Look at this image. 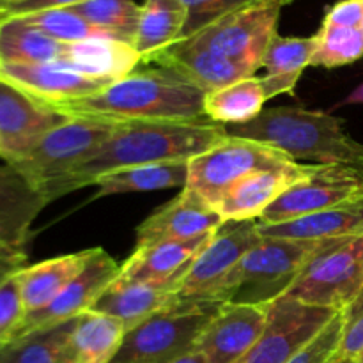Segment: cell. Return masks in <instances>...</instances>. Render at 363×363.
Segmentation results:
<instances>
[{"label":"cell","mask_w":363,"mask_h":363,"mask_svg":"<svg viewBox=\"0 0 363 363\" xmlns=\"http://www.w3.org/2000/svg\"><path fill=\"white\" fill-rule=\"evenodd\" d=\"M225 128L204 123H121L108 140L84 163L45 191L48 204L74 190L91 186L101 176L130 167L163 162H190L222 144Z\"/></svg>","instance_id":"obj_1"},{"label":"cell","mask_w":363,"mask_h":363,"mask_svg":"<svg viewBox=\"0 0 363 363\" xmlns=\"http://www.w3.org/2000/svg\"><path fill=\"white\" fill-rule=\"evenodd\" d=\"M206 92L169 69H137L96 94L52 106L71 119L105 123H204Z\"/></svg>","instance_id":"obj_2"},{"label":"cell","mask_w":363,"mask_h":363,"mask_svg":"<svg viewBox=\"0 0 363 363\" xmlns=\"http://www.w3.org/2000/svg\"><path fill=\"white\" fill-rule=\"evenodd\" d=\"M344 121L321 110L277 106L247 124L223 126L229 137L269 145L293 162L347 165L363 170V144L344 130Z\"/></svg>","instance_id":"obj_3"},{"label":"cell","mask_w":363,"mask_h":363,"mask_svg":"<svg viewBox=\"0 0 363 363\" xmlns=\"http://www.w3.org/2000/svg\"><path fill=\"white\" fill-rule=\"evenodd\" d=\"M333 241V240H332ZM330 241L262 238L247 252L225 287V303L269 305L289 291Z\"/></svg>","instance_id":"obj_4"},{"label":"cell","mask_w":363,"mask_h":363,"mask_svg":"<svg viewBox=\"0 0 363 363\" xmlns=\"http://www.w3.org/2000/svg\"><path fill=\"white\" fill-rule=\"evenodd\" d=\"M222 305L172 300L140 325L126 330L110 363H172L195 353L202 332Z\"/></svg>","instance_id":"obj_5"},{"label":"cell","mask_w":363,"mask_h":363,"mask_svg":"<svg viewBox=\"0 0 363 363\" xmlns=\"http://www.w3.org/2000/svg\"><path fill=\"white\" fill-rule=\"evenodd\" d=\"M284 296L335 312L350 311L363 298V234L330 241Z\"/></svg>","instance_id":"obj_6"},{"label":"cell","mask_w":363,"mask_h":363,"mask_svg":"<svg viewBox=\"0 0 363 363\" xmlns=\"http://www.w3.org/2000/svg\"><path fill=\"white\" fill-rule=\"evenodd\" d=\"M116 128V123L105 121L69 119L43 135L20 156L4 163L23 174L45 195L53 183L67 176L105 144Z\"/></svg>","instance_id":"obj_7"},{"label":"cell","mask_w":363,"mask_h":363,"mask_svg":"<svg viewBox=\"0 0 363 363\" xmlns=\"http://www.w3.org/2000/svg\"><path fill=\"white\" fill-rule=\"evenodd\" d=\"M259 241V220L223 223L179 280L174 300L183 303H225L230 275Z\"/></svg>","instance_id":"obj_8"},{"label":"cell","mask_w":363,"mask_h":363,"mask_svg":"<svg viewBox=\"0 0 363 363\" xmlns=\"http://www.w3.org/2000/svg\"><path fill=\"white\" fill-rule=\"evenodd\" d=\"M291 162L293 160L289 156L269 145L227 137L222 144L188 162L186 188L197 191L206 202L216 208L223 195L243 177Z\"/></svg>","instance_id":"obj_9"},{"label":"cell","mask_w":363,"mask_h":363,"mask_svg":"<svg viewBox=\"0 0 363 363\" xmlns=\"http://www.w3.org/2000/svg\"><path fill=\"white\" fill-rule=\"evenodd\" d=\"M291 2L294 0H255L209 25L190 41L257 71L262 67V57L269 43L277 35L280 13Z\"/></svg>","instance_id":"obj_10"},{"label":"cell","mask_w":363,"mask_h":363,"mask_svg":"<svg viewBox=\"0 0 363 363\" xmlns=\"http://www.w3.org/2000/svg\"><path fill=\"white\" fill-rule=\"evenodd\" d=\"M363 199V170L347 165H314L261 215L259 223L275 225Z\"/></svg>","instance_id":"obj_11"},{"label":"cell","mask_w":363,"mask_h":363,"mask_svg":"<svg viewBox=\"0 0 363 363\" xmlns=\"http://www.w3.org/2000/svg\"><path fill=\"white\" fill-rule=\"evenodd\" d=\"M339 312L282 296L268 305V325L240 363H287L330 325Z\"/></svg>","instance_id":"obj_12"},{"label":"cell","mask_w":363,"mask_h":363,"mask_svg":"<svg viewBox=\"0 0 363 363\" xmlns=\"http://www.w3.org/2000/svg\"><path fill=\"white\" fill-rule=\"evenodd\" d=\"M119 273L121 266L103 248H94L85 268L48 305L25 315L14 339L80 318L94 307L110 284L116 282Z\"/></svg>","instance_id":"obj_13"},{"label":"cell","mask_w":363,"mask_h":363,"mask_svg":"<svg viewBox=\"0 0 363 363\" xmlns=\"http://www.w3.org/2000/svg\"><path fill=\"white\" fill-rule=\"evenodd\" d=\"M69 119L0 78V160L4 162L20 156L43 135Z\"/></svg>","instance_id":"obj_14"},{"label":"cell","mask_w":363,"mask_h":363,"mask_svg":"<svg viewBox=\"0 0 363 363\" xmlns=\"http://www.w3.org/2000/svg\"><path fill=\"white\" fill-rule=\"evenodd\" d=\"M220 213L197 191L184 186L177 197L156 209L137 229V248L190 241L216 233L223 225Z\"/></svg>","instance_id":"obj_15"},{"label":"cell","mask_w":363,"mask_h":363,"mask_svg":"<svg viewBox=\"0 0 363 363\" xmlns=\"http://www.w3.org/2000/svg\"><path fill=\"white\" fill-rule=\"evenodd\" d=\"M268 325V305L223 303L202 332L199 353L208 363H240Z\"/></svg>","instance_id":"obj_16"},{"label":"cell","mask_w":363,"mask_h":363,"mask_svg":"<svg viewBox=\"0 0 363 363\" xmlns=\"http://www.w3.org/2000/svg\"><path fill=\"white\" fill-rule=\"evenodd\" d=\"M0 78L48 106L84 99L113 84L87 77L62 60L46 64H0Z\"/></svg>","instance_id":"obj_17"},{"label":"cell","mask_w":363,"mask_h":363,"mask_svg":"<svg viewBox=\"0 0 363 363\" xmlns=\"http://www.w3.org/2000/svg\"><path fill=\"white\" fill-rule=\"evenodd\" d=\"M145 62H152L158 67L179 74L184 80L202 89L206 94L227 87L243 78L255 77L257 73L247 64L220 55L201 45H195L190 39L174 43L169 48L149 57Z\"/></svg>","instance_id":"obj_18"},{"label":"cell","mask_w":363,"mask_h":363,"mask_svg":"<svg viewBox=\"0 0 363 363\" xmlns=\"http://www.w3.org/2000/svg\"><path fill=\"white\" fill-rule=\"evenodd\" d=\"M314 165L291 162L273 169L257 170L238 181L216 204V211L223 222L259 220L262 213L294 183L312 172Z\"/></svg>","instance_id":"obj_19"},{"label":"cell","mask_w":363,"mask_h":363,"mask_svg":"<svg viewBox=\"0 0 363 363\" xmlns=\"http://www.w3.org/2000/svg\"><path fill=\"white\" fill-rule=\"evenodd\" d=\"M45 195L14 167L0 165V248L25 254L30 227L43 208Z\"/></svg>","instance_id":"obj_20"},{"label":"cell","mask_w":363,"mask_h":363,"mask_svg":"<svg viewBox=\"0 0 363 363\" xmlns=\"http://www.w3.org/2000/svg\"><path fill=\"white\" fill-rule=\"evenodd\" d=\"M213 234L190 241L160 243L147 248H135L124 264H121L119 279L151 284H179L186 269L208 245Z\"/></svg>","instance_id":"obj_21"},{"label":"cell","mask_w":363,"mask_h":363,"mask_svg":"<svg viewBox=\"0 0 363 363\" xmlns=\"http://www.w3.org/2000/svg\"><path fill=\"white\" fill-rule=\"evenodd\" d=\"M259 234L262 238L296 241H332L360 236L363 234V199L291 222L275 225L259 223Z\"/></svg>","instance_id":"obj_22"},{"label":"cell","mask_w":363,"mask_h":363,"mask_svg":"<svg viewBox=\"0 0 363 363\" xmlns=\"http://www.w3.org/2000/svg\"><path fill=\"white\" fill-rule=\"evenodd\" d=\"M176 287L177 284L135 282L117 277L91 311L119 319L130 330L167 307L174 300Z\"/></svg>","instance_id":"obj_23"},{"label":"cell","mask_w":363,"mask_h":363,"mask_svg":"<svg viewBox=\"0 0 363 363\" xmlns=\"http://www.w3.org/2000/svg\"><path fill=\"white\" fill-rule=\"evenodd\" d=\"M62 62L87 77L116 82L137 71L138 64L144 60L130 43L99 35L78 43H66Z\"/></svg>","instance_id":"obj_24"},{"label":"cell","mask_w":363,"mask_h":363,"mask_svg":"<svg viewBox=\"0 0 363 363\" xmlns=\"http://www.w3.org/2000/svg\"><path fill=\"white\" fill-rule=\"evenodd\" d=\"M92 254L94 248H89L18 269L16 279L27 314L48 305L85 268Z\"/></svg>","instance_id":"obj_25"},{"label":"cell","mask_w":363,"mask_h":363,"mask_svg":"<svg viewBox=\"0 0 363 363\" xmlns=\"http://www.w3.org/2000/svg\"><path fill=\"white\" fill-rule=\"evenodd\" d=\"M315 52V35L312 38H282L277 34L269 43L262 67L266 77L261 78L266 96L294 94L298 80L307 66H311Z\"/></svg>","instance_id":"obj_26"},{"label":"cell","mask_w":363,"mask_h":363,"mask_svg":"<svg viewBox=\"0 0 363 363\" xmlns=\"http://www.w3.org/2000/svg\"><path fill=\"white\" fill-rule=\"evenodd\" d=\"M66 43L50 38L20 16L0 20V64H46L62 60Z\"/></svg>","instance_id":"obj_27"},{"label":"cell","mask_w":363,"mask_h":363,"mask_svg":"<svg viewBox=\"0 0 363 363\" xmlns=\"http://www.w3.org/2000/svg\"><path fill=\"white\" fill-rule=\"evenodd\" d=\"M126 335V326L116 318L85 312L71 333V363H110Z\"/></svg>","instance_id":"obj_28"},{"label":"cell","mask_w":363,"mask_h":363,"mask_svg":"<svg viewBox=\"0 0 363 363\" xmlns=\"http://www.w3.org/2000/svg\"><path fill=\"white\" fill-rule=\"evenodd\" d=\"M186 18V7L179 0H145L133 43L142 60L179 41Z\"/></svg>","instance_id":"obj_29"},{"label":"cell","mask_w":363,"mask_h":363,"mask_svg":"<svg viewBox=\"0 0 363 363\" xmlns=\"http://www.w3.org/2000/svg\"><path fill=\"white\" fill-rule=\"evenodd\" d=\"M188 181V162H163L151 165L130 167L116 170L96 179L94 197L133 194V191H155L167 188H184Z\"/></svg>","instance_id":"obj_30"},{"label":"cell","mask_w":363,"mask_h":363,"mask_svg":"<svg viewBox=\"0 0 363 363\" xmlns=\"http://www.w3.org/2000/svg\"><path fill=\"white\" fill-rule=\"evenodd\" d=\"M268 101L261 78L250 77L206 94V116L220 126L247 124L261 116Z\"/></svg>","instance_id":"obj_31"},{"label":"cell","mask_w":363,"mask_h":363,"mask_svg":"<svg viewBox=\"0 0 363 363\" xmlns=\"http://www.w3.org/2000/svg\"><path fill=\"white\" fill-rule=\"evenodd\" d=\"M77 319L2 342L0 363H71L69 340Z\"/></svg>","instance_id":"obj_32"},{"label":"cell","mask_w":363,"mask_h":363,"mask_svg":"<svg viewBox=\"0 0 363 363\" xmlns=\"http://www.w3.org/2000/svg\"><path fill=\"white\" fill-rule=\"evenodd\" d=\"M69 9L116 39L135 43L142 11L135 0H87Z\"/></svg>","instance_id":"obj_33"},{"label":"cell","mask_w":363,"mask_h":363,"mask_svg":"<svg viewBox=\"0 0 363 363\" xmlns=\"http://www.w3.org/2000/svg\"><path fill=\"white\" fill-rule=\"evenodd\" d=\"M363 57V28L323 23L315 34V52L311 66L333 67L357 62Z\"/></svg>","instance_id":"obj_34"},{"label":"cell","mask_w":363,"mask_h":363,"mask_svg":"<svg viewBox=\"0 0 363 363\" xmlns=\"http://www.w3.org/2000/svg\"><path fill=\"white\" fill-rule=\"evenodd\" d=\"M20 18H23L25 21H28V23L38 27L41 32H45L46 35L60 43H78L89 38H99V35L113 38L108 32L89 23L85 18L71 11L69 7L38 11V13L23 14Z\"/></svg>","instance_id":"obj_35"},{"label":"cell","mask_w":363,"mask_h":363,"mask_svg":"<svg viewBox=\"0 0 363 363\" xmlns=\"http://www.w3.org/2000/svg\"><path fill=\"white\" fill-rule=\"evenodd\" d=\"M179 2L186 7L188 13L186 25L181 32L179 41H186L215 21L222 20L234 11L250 6L255 0H179Z\"/></svg>","instance_id":"obj_36"},{"label":"cell","mask_w":363,"mask_h":363,"mask_svg":"<svg viewBox=\"0 0 363 363\" xmlns=\"http://www.w3.org/2000/svg\"><path fill=\"white\" fill-rule=\"evenodd\" d=\"M27 315L16 273L0 282V344L14 339Z\"/></svg>","instance_id":"obj_37"},{"label":"cell","mask_w":363,"mask_h":363,"mask_svg":"<svg viewBox=\"0 0 363 363\" xmlns=\"http://www.w3.org/2000/svg\"><path fill=\"white\" fill-rule=\"evenodd\" d=\"M346 314L339 312L330 325L287 363H330L339 351Z\"/></svg>","instance_id":"obj_38"},{"label":"cell","mask_w":363,"mask_h":363,"mask_svg":"<svg viewBox=\"0 0 363 363\" xmlns=\"http://www.w3.org/2000/svg\"><path fill=\"white\" fill-rule=\"evenodd\" d=\"M344 314H346V321H344L342 339H340L335 357L363 363V298Z\"/></svg>","instance_id":"obj_39"},{"label":"cell","mask_w":363,"mask_h":363,"mask_svg":"<svg viewBox=\"0 0 363 363\" xmlns=\"http://www.w3.org/2000/svg\"><path fill=\"white\" fill-rule=\"evenodd\" d=\"M323 23L339 27H362L363 25V0H340L333 4L326 13Z\"/></svg>","instance_id":"obj_40"},{"label":"cell","mask_w":363,"mask_h":363,"mask_svg":"<svg viewBox=\"0 0 363 363\" xmlns=\"http://www.w3.org/2000/svg\"><path fill=\"white\" fill-rule=\"evenodd\" d=\"M87 0H25L18 4H4L0 6V20L11 16H23V14L38 13L46 9H60V7H73Z\"/></svg>","instance_id":"obj_41"},{"label":"cell","mask_w":363,"mask_h":363,"mask_svg":"<svg viewBox=\"0 0 363 363\" xmlns=\"http://www.w3.org/2000/svg\"><path fill=\"white\" fill-rule=\"evenodd\" d=\"M27 261V255L25 254H16V252L2 250L0 248V282L11 277L13 273H16L18 269H21Z\"/></svg>","instance_id":"obj_42"},{"label":"cell","mask_w":363,"mask_h":363,"mask_svg":"<svg viewBox=\"0 0 363 363\" xmlns=\"http://www.w3.org/2000/svg\"><path fill=\"white\" fill-rule=\"evenodd\" d=\"M346 105H363V84L358 85L353 92H350L342 101L337 103V106H346Z\"/></svg>","instance_id":"obj_43"},{"label":"cell","mask_w":363,"mask_h":363,"mask_svg":"<svg viewBox=\"0 0 363 363\" xmlns=\"http://www.w3.org/2000/svg\"><path fill=\"white\" fill-rule=\"evenodd\" d=\"M172 363H208V362H206L204 354L199 353V351H195V353L186 354V357L179 358V360H176V362H172Z\"/></svg>","instance_id":"obj_44"},{"label":"cell","mask_w":363,"mask_h":363,"mask_svg":"<svg viewBox=\"0 0 363 363\" xmlns=\"http://www.w3.org/2000/svg\"><path fill=\"white\" fill-rule=\"evenodd\" d=\"M330 363H357L354 360H350V358H340V357H335Z\"/></svg>","instance_id":"obj_45"},{"label":"cell","mask_w":363,"mask_h":363,"mask_svg":"<svg viewBox=\"0 0 363 363\" xmlns=\"http://www.w3.org/2000/svg\"><path fill=\"white\" fill-rule=\"evenodd\" d=\"M18 2H25V0H0V6H4V4H18Z\"/></svg>","instance_id":"obj_46"},{"label":"cell","mask_w":363,"mask_h":363,"mask_svg":"<svg viewBox=\"0 0 363 363\" xmlns=\"http://www.w3.org/2000/svg\"><path fill=\"white\" fill-rule=\"evenodd\" d=\"M362 28H363V25H362Z\"/></svg>","instance_id":"obj_47"}]
</instances>
